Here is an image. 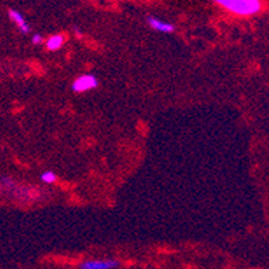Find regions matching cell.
Wrapping results in <instances>:
<instances>
[{"label": "cell", "mask_w": 269, "mask_h": 269, "mask_svg": "<svg viewBox=\"0 0 269 269\" xmlns=\"http://www.w3.org/2000/svg\"><path fill=\"white\" fill-rule=\"evenodd\" d=\"M216 3L238 16L256 15L263 10V4L259 0H217Z\"/></svg>", "instance_id": "6da1fadb"}, {"label": "cell", "mask_w": 269, "mask_h": 269, "mask_svg": "<svg viewBox=\"0 0 269 269\" xmlns=\"http://www.w3.org/2000/svg\"><path fill=\"white\" fill-rule=\"evenodd\" d=\"M98 86V79L94 74H84L77 78L71 84V90L74 93H86L88 90H93Z\"/></svg>", "instance_id": "7a4b0ae2"}, {"label": "cell", "mask_w": 269, "mask_h": 269, "mask_svg": "<svg viewBox=\"0 0 269 269\" xmlns=\"http://www.w3.org/2000/svg\"><path fill=\"white\" fill-rule=\"evenodd\" d=\"M119 265L117 260H90L79 265L81 269H114Z\"/></svg>", "instance_id": "3957f363"}, {"label": "cell", "mask_w": 269, "mask_h": 269, "mask_svg": "<svg viewBox=\"0 0 269 269\" xmlns=\"http://www.w3.org/2000/svg\"><path fill=\"white\" fill-rule=\"evenodd\" d=\"M8 16H10L11 21L19 27L21 34H28L30 32V26H28V23L24 19V16L21 15L19 11L15 10V8H11V10H8Z\"/></svg>", "instance_id": "277c9868"}, {"label": "cell", "mask_w": 269, "mask_h": 269, "mask_svg": "<svg viewBox=\"0 0 269 269\" xmlns=\"http://www.w3.org/2000/svg\"><path fill=\"white\" fill-rule=\"evenodd\" d=\"M147 24L154 30V31L158 32H173L176 28L174 26L169 23V21H162L158 18H154V16H149L147 18Z\"/></svg>", "instance_id": "5b68a950"}, {"label": "cell", "mask_w": 269, "mask_h": 269, "mask_svg": "<svg viewBox=\"0 0 269 269\" xmlns=\"http://www.w3.org/2000/svg\"><path fill=\"white\" fill-rule=\"evenodd\" d=\"M63 43H64V37L63 35H52V37L47 39L46 47L47 50H50V51H57V50H59L63 46Z\"/></svg>", "instance_id": "8992f818"}, {"label": "cell", "mask_w": 269, "mask_h": 269, "mask_svg": "<svg viewBox=\"0 0 269 269\" xmlns=\"http://www.w3.org/2000/svg\"><path fill=\"white\" fill-rule=\"evenodd\" d=\"M41 180L44 182V184H54V182H57L58 177H57V174L54 173V171L47 170V171H44V173H41Z\"/></svg>", "instance_id": "52a82bcc"}, {"label": "cell", "mask_w": 269, "mask_h": 269, "mask_svg": "<svg viewBox=\"0 0 269 269\" xmlns=\"http://www.w3.org/2000/svg\"><path fill=\"white\" fill-rule=\"evenodd\" d=\"M31 41L34 44H41V41H43V37H41V34H34V35H32Z\"/></svg>", "instance_id": "ba28073f"}, {"label": "cell", "mask_w": 269, "mask_h": 269, "mask_svg": "<svg viewBox=\"0 0 269 269\" xmlns=\"http://www.w3.org/2000/svg\"><path fill=\"white\" fill-rule=\"evenodd\" d=\"M75 35H77L78 38L82 37V32H79V28H77V27H75Z\"/></svg>", "instance_id": "9c48e42d"}]
</instances>
